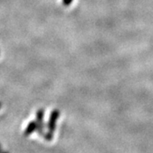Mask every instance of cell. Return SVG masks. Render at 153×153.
Wrapping results in <instances>:
<instances>
[{"mask_svg":"<svg viewBox=\"0 0 153 153\" xmlns=\"http://www.w3.org/2000/svg\"><path fill=\"white\" fill-rule=\"evenodd\" d=\"M60 117V111L58 110H54L52 111L51 114L49 116V119L48 123H47V128L49 129V131L54 133L56 128V123L58 118Z\"/></svg>","mask_w":153,"mask_h":153,"instance_id":"1","label":"cell"},{"mask_svg":"<svg viewBox=\"0 0 153 153\" xmlns=\"http://www.w3.org/2000/svg\"><path fill=\"white\" fill-rule=\"evenodd\" d=\"M36 117H37V123H38V128H37V132L39 135L44 134V110L39 109L37 111L36 114Z\"/></svg>","mask_w":153,"mask_h":153,"instance_id":"2","label":"cell"},{"mask_svg":"<svg viewBox=\"0 0 153 153\" xmlns=\"http://www.w3.org/2000/svg\"><path fill=\"white\" fill-rule=\"evenodd\" d=\"M38 128V123L37 121H31L28 125L27 126L25 131H24V135L25 136H29L30 134H32L33 132L37 131Z\"/></svg>","mask_w":153,"mask_h":153,"instance_id":"3","label":"cell"},{"mask_svg":"<svg viewBox=\"0 0 153 153\" xmlns=\"http://www.w3.org/2000/svg\"><path fill=\"white\" fill-rule=\"evenodd\" d=\"M43 137H44V139L45 140H48V141H50V140H53V138H54V134H53V133L50 131H48L47 133H44V134H43Z\"/></svg>","mask_w":153,"mask_h":153,"instance_id":"4","label":"cell"},{"mask_svg":"<svg viewBox=\"0 0 153 153\" xmlns=\"http://www.w3.org/2000/svg\"><path fill=\"white\" fill-rule=\"evenodd\" d=\"M72 1L73 0H62V4H63V5L69 6L72 3Z\"/></svg>","mask_w":153,"mask_h":153,"instance_id":"5","label":"cell"},{"mask_svg":"<svg viewBox=\"0 0 153 153\" xmlns=\"http://www.w3.org/2000/svg\"><path fill=\"white\" fill-rule=\"evenodd\" d=\"M0 153H9V152H4V151H2V150H1V151H0Z\"/></svg>","mask_w":153,"mask_h":153,"instance_id":"6","label":"cell"},{"mask_svg":"<svg viewBox=\"0 0 153 153\" xmlns=\"http://www.w3.org/2000/svg\"><path fill=\"white\" fill-rule=\"evenodd\" d=\"M1 107H2V102L0 101V108H1Z\"/></svg>","mask_w":153,"mask_h":153,"instance_id":"7","label":"cell"},{"mask_svg":"<svg viewBox=\"0 0 153 153\" xmlns=\"http://www.w3.org/2000/svg\"><path fill=\"white\" fill-rule=\"evenodd\" d=\"M2 150V147H1V145H0V151Z\"/></svg>","mask_w":153,"mask_h":153,"instance_id":"8","label":"cell"}]
</instances>
